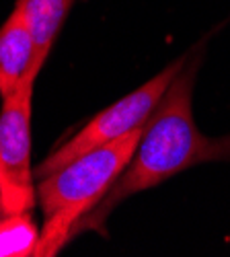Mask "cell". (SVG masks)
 I'll return each instance as SVG.
<instances>
[{
  "mask_svg": "<svg viewBox=\"0 0 230 257\" xmlns=\"http://www.w3.org/2000/svg\"><path fill=\"white\" fill-rule=\"evenodd\" d=\"M195 70L197 64H191L175 76L146 121L130 165L99 202V212L82 218L89 226H97V220L101 222L121 200L152 189L185 169L230 159V136L210 138L195 123L191 105Z\"/></svg>",
  "mask_w": 230,
  "mask_h": 257,
  "instance_id": "cell-1",
  "label": "cell"
},
{
  "mask_svg": "<svg viewBox=\"0 0 230 257\" xmlns=\"http://www.w3.org/2000/svg\"><path fill=\"white\" fill-rule=\"evenodd\" d=\"M142 130L93 148L39 181L37 198L46 224L37 255H56L66 239L74 234L80 220L107 196L130 165Z\"/></svg>",
  "mask_w": 230,
  "mask_h": 257,
  "instance_id": "cell-2",
  "label": "cell"
},
{
  "mask_svg": "<svg viewBox=\"0 0 230 257\" xmlns=\"http://www.w3.org/2000/svg\"><path fill=\"white\" fill-rule=\"evenodd\" d=\"M185 62H187L185 56L171 62L156 76H152L148 82H144L142 87L121 97L119 101L109 105L107 109L99 111L82 130H78L70 140L56 148L46 161L39 163V167L35 169V177L44 179L46 175L62 169L66 163L78 159L80 155L93 151V148L123 138L132 134L134 130H142L146 121L150 119L152 111L156 109V105L160 103L162 95L166 93V89L171 87L175 76L183 70Z\"/></svg>",
  "mask_w": 230,
  "mask_h": 257,
  "instance_id": "cell-3",
  "label": "cell"
},
{
  "mask_svg": "<svg viewBox=\"0 0 230 257\" xmlns=\"http://www.w3.org/2000/svg\"><path fill=\"white\" fill-rule=\"evenodd\" d=\"M35 80L3 99L0 109V175L5 216L27 212L35 204L31 171V103Z\"/></svg>",
  "mask_w": 230,
  "mask_h": 257,
  "instance_id": "cell-4",
  "label": "cell"
},
{
  "mask_svg": "<svg viewBox=\"0 0 230 257\" xmlns=\"http://www.w3.org/2000/svg\"><path fill=\"white\" fill-rule=\"evenodd\" d=\"M44 62L39 60L35 39L19 7L0 27V95L9 97L35 80Z\"/></svg>",
  "mask_w": 230,
  "mask_h": 257,
  "instance_id": "cell-5",
  "label": "cell"
},
{
  "mask_svg": "<svg viewBox=\"0 0 230 257\" xmlns=\"http://www.w3.org/2000/svg\"><path fill=\"white\" fill-rule=\"evenodd\" d=\"M17 7L35 39L39 60L46 62L72 0H17Z\"/></svg>",
  "mask_w": 230,
  "mask_h": 257,
  "instance_id": "cell-6",
  "label": "cell"
},
{
  "mask_svg": "<svg viewBox=\"0 0 230 257\" xmlns=\"http://www.w3.org/2000/svg\"><path fill=\"white\" fill-rule=\"evenodd\" d=\"M41 232L27 212L7 214L0 218V257L37 255Z\"/></svg>",
  "mask_w": 230,
  "mask_h": 257,
  "instance_id": "cell-7",
  "label": "cell"
},
{
  "mask_svg": "<svg viewBox=\"0 0 230 257\" xmlns=\"http://www.w3.org/2000/svg\"><path fill=\"white\" fill-rule=\"evenodd\" d=\"M5 216V202H3V175H0V218Z\"/></svg>",
  "mask_w": 230,
  "mask_h": 257,
  "instance_id": "cell-8",
  "label": "cell"
}]
</instances>
